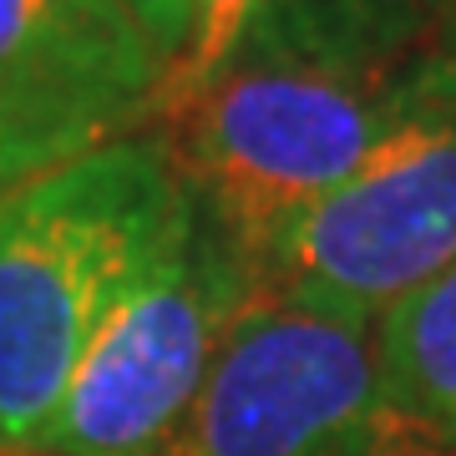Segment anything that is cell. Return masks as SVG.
Instances as JSON below:
<instances>
[{"label":"cell","instance_id":"10","mask_svg":"<svg viewBox=\"0 0 456 456\" xmlns=\"http://www.w3.org/2000/svg\"><path fill=\"white\" fill-rule=\"evenodd\" d=\"M92 152V142L71 137V132H56V127H41L31 117L0 107V193H11L20 183H31L36 173H46L56 163H71Z\"/></svg>","mask_w":456,"mask_h":456},{"label":"cell","instance_id":"6","mask_svg":"<svg viewBox=\"0 0 456 456\" xmlns=\"http://www.w3.org/2000/svg\"><path fill=\"white\" fill-rule=\"evenodd\" d=\"M167 51L127 0H0V107L102 147L152 122Z\"/></svg>","mask_w":456,"mask_h":456},{"label":"cell","instance_id":"5","mask_svg":"<svg viewBox=\"0 0 456 456\" xmlns=\"http://www.w3.org/2000/svg\"><path fill=\"white\" fill-rule=\"evenodd\" d=\"M456 264V112L375 152L294 218L259 264V294L380 320Z\"/></svg>","mask_w":456,"mask_h":456},{"label":"cell","instance_id":"1","mask_svg":"<svg viewBox=\"0 0 456 456\" xmlns=\"http://www.w3.org/2000/svg\"><path fill=\"white\" fill-rule=\"evenodd\" d=\"M456 112V61L416 51L391 66L239 61L158 122L183 188L254 274L279 233L375 152Z\"/></svg>","mask_w":456,"mask_h":456},{"label":"cell","instance_id":"8","mask_svg":"<svg viewBox=\"0 0 456 456\" xmlns=\"http://www.w3.org/2000/svg\"><path fill=\"white\" fill-rule=\"evenodd\" d=\"M386 411L426 456H456V264L375 320Z\"/></svg>","mask_w":456,"mask_h":456},{"label":"cell","instance_id":"2","mask_svg":"<svg viewBox=\"0 0 456 456\" xmlns=\"http://www.w3.org/2000/svg\"><path fill=\"white\" fill-rule=\"evenodd\" d=\"M188 208L163 137H117L0 193V452H31L117 294Z\"/></svg>","mask_w":456,"mask_h":456},{"label":"cell","instance_id":"3","mask_svg":"<svg viewBox=\"0 0 456 456\" xmlns=\"http://www.w3.org/2000/svg\"><path fill=\"white\" fill-rule=\"evenodd\" d=\"M254 294V264L188 193L178 224L86 340L61 406L31 452L167 456Z\"/></svg>","mask_w":456,"mask_h":456},{"label":"cell","instance_id":"7","mask_svg":"<svg viewBox=\"0 0 456 456\" xmlns=\"http://www.w3.org/2000/svg\"><path fill=\"white\" fill-rule=\"evenodd\" d=\"M452 16L456 0H264L239 61L391 66L431 51Z\"/></svg>","mask_w":456,"mask_h":456},{"label":"cell","instance_id":"11","mask_svg":"<svg viewBox=\"0 0 456 456\" xmlns=\"http://www.w3.org/2000/svg\"><path fill=\"white\" fill-rule=\"evenodd\" d=\"M132 11L147 20V31L163 41V51L173 56V46H178V31H183V0H127Z\"/></svg>","mask_w":456,"mask_h":456},{"label":"cell","instance_id":"9","mask_svg":"<svg viewBox=\"0 0 456 456\" xmlns=\"http://www.w3.org/2000/svg\"><path fill=\"white\" fill-rule=\"evenodd\" d=\"M264 0H183V31L167 56V77L152 107V122L178 112L203 86H213L228 66L244 56L248 36L259 26Z\"/></svg>","mask_w":456,"mask_h":456},{"label":"cell","instance_id":"4","mask_svg":"<svg viewBox=\"0 0 456 456\" xmlns=\"http://www.w3.org/2000/svg\"><path fill=\"white\" fill-rule=\"evenodd\" d=\"M167 456H426L386 411L375 320L254 294Z\"/></svg>","mask_w":456,"mask_h":456},{"label":"cell","instance_id":"12","mask_svg":"<svg viewBox=\"0 0 456 456\" xmlns=\"http://www.w3.org/2000/svg\"><path fill=\"white\" fill-rule=\"evenodd\" d=\"M441 51H446V56H452V61H456V16H452V26L441 31Z\"/></svg>","mask_w":456,"mask_h":456}]
</instances>
